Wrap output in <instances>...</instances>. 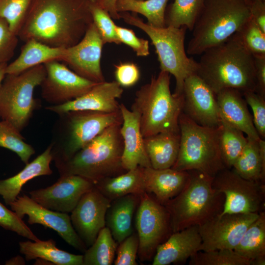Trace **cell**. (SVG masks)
Masks as SVG:
<instances>
[{"label":"cell","instance_id":"cell-50","mask_svg":"<svg viewBox=\"0 0 265 265\" xmlns=\"http://www.w3.org/2000/svg\"><path fill=\"white\" fill-rule=\"evenodd\" d=\"M98 4L106 10L113 19H120L119 13L115 8L116 0H96Z\"/></svg>","mask_w":265,"mask_h":265},{"label":"cell","instance_id":"cell-12","mask_svg":"<svg viewBox=\"0 0 265 265\" xmlns=\"http://www.w3.org/2000/svg\"><path fill=\"white\" fill-rule=\"evenodd\" d=\"M135 222L139 239L137 255L142 262L150 261L157 247L172 233L169 212L145 192L140 196Z\"/></svg>","mask_w":265,"mask_h":265},{"label":"cell","instance_id":"cell-13","mask_svg":"<svg viewBox=\"0 0 265 265\" xmlns=\"http://www.w3.org/2000/svg\"><path fill=\"white\" fill-rule=\"evenodd\" d=\"M259 213L218 214L198 226L202 239L200 251L234 250Z\"/></svg>","mask_w":265,"mask_h":265},{"label":"cell","instance_id":"cell-45","mask_svg":"<svg viewBox=\"0 0 265 265\" xmlns=\"http://www.w3.org/2000/svg\"><path fill=\"white\" fill-rule=\"evenodd\" d=\"M18 37L10 29L5 20L0 17V64L7 63L14 54Z\"/></svg>","mask_w":265,"mask_h":265},{"label":"cell","instance_id":"cell-1","mask_svg":"<svg viewBox=\"0 0 265 265\" xmlns=\"http://www.w3.org/2000/svg\"><path fill=\"white\" fill-rule=\"evenodd\" d=\"M91 0H32L18 37L51 47L77 44L93 23Z\"/></svg>","mask_w":265,"mask_h":265},{"label":"cell","instance_id":"cell-52","mask_svg":"<svg viewBox=\"0 0 265 265\" xmlns=\"http://www.w3.org/2000/svg\"><path fill=\"white\" fill-rule=\"evenodd\" d=\"M248 2H251V1L253 0H246Z\"/></svg>","mask_w":265,"mask_h":265},{"label":"cell","instance_id":"cell-27","mask_svg":"<svg viewBox=\"0 0 265 265\" xmlns=\"http://www.w3.org/2000/svg\"><path fill=\"white\" fill-rule=\"evenodd\" d=\"M19 56L7 64L6 74L15 75L52 60L61 61L65 48L48 46L34 39L25 42Z\"/></svg>","mask_w":265,"mask_h":265},{"label":"cell","instance_id":"cell-18","mask_svg":"<svg viewBox=\"0 0 265 265\" xmlns=\"http://www.w3.org/2000/svg\"><path fill=\"white\" fill-rule=\"evenodd\" d=\"M183 94L184 114L201 126H220L221 118L216 95L196 73L185 80Z\"/></svg>","mask_w":265,"mask_h":265},{"label":"cell","instance_id":"cell-9","mask_svg":"<svg viewBox=\"0 0 265 265\" xmlns=\"http://www.w3.org/2000/svg\"><path fill=\"white\" fill-rule=\"evenodd\" d=\"M179 151L172 168L179 171L196 170L214 177L226 168L220 149V126H201L183 111L179 117Z\"/></svg>","mask_w":265,"mask_h":265},{"label":"cell","instance_id":"cell-44","mask_svg":"<svg viewBox=\"0 0 265 265\" xmlns=\"http://www.w3.org/2000/svg\"><path fill=\"white\" fill-rule=\"evenodd\" d=\"M115 265H136V261L139 247V239L136 233H132L118 244Z\"/></svg>","mask_w":265,"mask_h":265},{"label":"cell","instance_id":"cell-15","mask_svg":"<svg viewBox=\"0 0 265 265\" xmlns=\"http://www.w3.org/2000/svg\"><path fill=\"white\" fill-rule=\"evenodd\" d=\"M9 206L19 218L23 219L27 215L29 224H41L53 230L68 244L80 252L84 253L87 249L75 230L68 213L48 209L25 194L18 196Z\"/></svg>","mask_w":265,"mask_h":265},{"label":"cell","instance_id":"cell-22","mask_svg":"<svg viewBox=\"0 0 265 265\" xmlns=\"http://www.w3.org/2000/svg\"><path fill=\"white\" fill-rule=\"evenodd\" d=\"M201 243L198 225L173 232L157 247L152 265L184 263L200 251Z\"/></svg>","mask_w":265,"mask_h":265},{"label":"cell","instance_id":"cell-47","mask_svg":"<svg viewBox=\"0 0 265 265\" xmlns=\"http://www.w3.org/2000/svg\"><path fill=\"white\" fill-rule=\"evenodd\" d=\"M114 76L122 87H130L139 80L140 72L138 66L131 62H120L114 65Z\"/></svg>","mask_w":265,"mask_h":265},{"label":"cell","instance_id":"cell-16","mask_svg":"<svg viewBox=\"0 0 265 265\" xmlns=\"http://www.w3.org/2000/svg\"><path fill=\"white\" fill-rule=\"evenodd\" d=\"M104 44L93 22L77 44L65 48L61 61L79 76L96 83L103 82L101 60Z\"/></svg>","mask_w":265,"mask_h":265},{"label":"cell","instance_id":"cell-23","mask_svg":"<svg viewBox=\"0 0 265 265\" xmlns=\"http://www.w3.org/2000/svg\"><path fill=\"white\" fill-rule=\"evenodd\" d=\"M216 98L221 119L241 131L246 136L257 140L261 139L241 91L225 88L216 94Z\"/></svg>","mask_w":265,"mask_h":265},{"label":"cell","instance_id":"cell-30","mask_svg":"<svg viewBox=\"0 0 265 265\" xmlns=\"http://www.w3.org/2000/svg\"><path fill=\"white\" fill-rule=\"evenodd\" d=\"M20 252L26 261L43 260L57 265H83V255L58 249L53 239L20 241Z\"/></svg>","mask_w":265,"mask_h":265},{"label":"cell","instance_id":"cell-7","mask_svg":"<svg viewBox=\"0 0 265 265\" xmlns=\"http://www.w3.org/2000/svg\"><path fill=\"white\" fill-rule=\"evenodd\" d=\"M58 116L52 129L50 143L54 163L71 158L108 127L123 121L120 110L72 111Z\"/></svg>","mask_w":265,"mask_h":265},{"label":"cell","instance_id":"cell-36","mask_svg":"<svg viewBox=\"0 0 265 265\" xmlns=\"http://www.w3.org/2000/svg\"><path fill=\"white\" fill-rule=\"evenodd\" d=\"M203 2L204 0H174L166 7V26L176 27L185 26L191 31Z\"/></svg>","mask_w":265,"mask_h":265},{"label":"cell","instance_id":"cell-31","mask_svg":"<svg viewBox=\"0 0 265 265\" xmlns=\"http://www.w3.org/2000/svg\"><path fill=\"white\" fill-rule=\"evenodd\" d=\"M94 185L111 201L128 194L141 195L146 192L143 167L140 166L116 176L105 178Z\"/></svg>","mask_w":265,"mask_h":265},{"label":"cell","instance_id":"cell-10","mask_svg":"<svg viewBox=\"0 0 265 265\" xmlns=\"http://www.w3.org/2000/svg\"><path fill=\"white\" fill-rule=\"evenodd\" d=\"M46 75L44 64L20 74H6L0 86V118L8 122L20 132L28 124L39 106L34 97L36 87Z\"/></svg>","mask_w":265,"mask_h":265},{"label":"cell","instance_id":"cell-6","mask_svg":"<svg viewBox=\"0 0 265 265\" xmlns=\"http://www.w3.org/2000/svg\"><path fill=\"white\" fill-rule=\"evenodd\" d=\"M187 171L189 178L184 188L164 205L172 233L201 225L223 210L225 196L213 187V177L196 170Z\"/></svg>","mask_w":265,"mask_h":265},{"label":"cell","instance_id":"cell-35","mask_svg":"<svg viewBox=\"0 0 265 265\" xmlns=\"http://www.w3.org/2000/svg\"><path fill=\"white\" fill-rule=\"evenodd\" d=\"M118 245L110 230L104 227L100 231L94 243L84 253L83 265H111Z\"/></svg>","mask_w":265,"mask_h":265},{"label":"cell","instance_id":"cell-8","mask_svg":"<svg viewBox=\"0 0 265 265\" xmlns=\"http://www.w3.org/2000/svg\"><path fill=\"white\" fill-rule=\"evenodd\" d=\"M120 18L128 24L143 30L149 37L156 49L160 71L172 75L176 81L174 93L183 94L185 80L196 73L197 61L188 57L185 48L186 26L156 27L144 23L136 14L119 12Z\"/></svg>","mask_w":265,"mask_h":265},{"label":"cell","instance_id":"cell-49","mask_svg":"<svg viewBox=\"0 0 265 265\" xmlns=\"http://www.w3.org/2000/svg\"><path fill=\"white\" fill-rule=\"evenodd\" d=\"M257 82L256 92L265 98V57H254Z\"/></svg>","mask_w":265,"mask_h":265},{"label":"cell","instance_id":"cell-20","mask_svg":"<svg viewBox=\"0 0 265 265\" xmlns=\"http://www.w3.org/2000/svg\"><path fill=\"white\" fill-rule=\"evenodd\" d=\"M123 92L116 81L97 83L80 97L59 105H50L45 109L57 114L72 111H93L111 113L120 110L117 99Z\"/></svg>","mask_w":265,"mask_h":265},{"label":"cell","instance_id":"cell-3","mask_svg":"<svg viewBox=\"0 0 265 265\" xmlns=\"http://www.w3.org/2000/svg\"><path fill=\"white\" fill-rule=\"evenodd\" d=\"M122 122L108 127L71 158L55 163L60 176L79 175L95 184L126 172L122 165L123 142L120 130Z\"/></svg>","mask_w":265,"mask_h":265},{"label":"cell","instance_id":"cell-46","mask_svg":"<svg viewBox=\"0 0 265 265\" xmlns=\"http://www.w3.org/2000/svg\"><path fill=\"white\" fill-rule=\"evenodd\" d=\"M115 30L121 42L131 48L138 56H146L149 55V41L138 37L132 29L116 26Z\"/></svg>","mask_w":265,"mask_h":265},{"label":"cell","instance_id":"cell-29","mask_svg":"<svg viewBox=\"0 0 265 265\" xmlns=\"http://www.w3.org/2000/svg\"><path fill=\"white\" fill-rule=\"evenodd\" d=\"M247 138L246 144L232 168L245 179L265 183V141Z\"/></svg>","mask_w":265,"mask_h":265},{"label":"cell","instance_id":"cell-51","mask_svg":"<svg viewBox=\"0 0 265 265\" xmlns=\"http://www.w3.org/2000/svg\"><path fill=\"white\" fill-rule=\"evenodd\" d=\"M7 65V63L0 64V86L6 75L5 69Z\"/></svg>","mask_w":265,"mask_h":265},{"label":"cell","instance_id":"cell-5","mask_svg":"<svg viewBox=\"0 0 265 265\" xmlns=\"http://www.w3.org/2000/svg\"><path fill=\"white\" fill-rule=\"evenodd\" d=\"M250 19L246 0H204L186 53L191 55L201 54L238 32Z\"/></svg>","mask_w":265,"mask_h":265},{"label":"cell","instance_id":"cell-38","mask_svg":"<svg viewBox=\"0 0 265 265\" xmlns=\"http://www.w3.org/2000/svg\"><path fill=\"white\" fill-rule=\"evenodd\" d=\"M189 265H251V261L228 249L199 251L189 258Z\"/></svg>","mask_w":265,"mask_h":265},{"label":"cell","instance_id":"cell-39","mask_svg":"<svg viewBox=\"0 0 265 265\" xmlns=\"http://www.w3.org/2000/svg\"><path fill=\"white\" fill-rule=\"evenodd\" d=\"M32 0H0V17L7 22L10 30L18 36Z\"/></svg>","mask_w":265,"mask_h":265},{"label":"cell","instance_id":"cell-26","mask_svg":"<svg viewBox=\"0 0 265 265\" xmlns=\"http://www.w3.org/2000/svg\"><path fill=\"white\" fill-rule=\"evenodd\" d=\"M141 195L128 194L111 201L106 214V226L118 244L133 233L132 219Z\"/></svg>","mask_w":265,"mask_h":265},{"label":"cell","instance_id":"cell-14","mask_svg":"<svg viewBox=\"0 0 265 265\" xmlns=\"http://www.w3.org/2000/svg\"><path fill=\"white\" fill-rule=\"evenodd\" d=\"M44 65L46 75L40 85L41 96L51 105L74 100L97 83L79 76L59 61L52 60Z\"/></svg>","mask_w":265,"mask_h":265},{"label":"cell","instance_id":"cell-41","mask_svg":"<svg viewBox=\"0 0 265 265\" xmlns=\"http://www.w3.org/2000/svg\"><path fill=\"white\" fill-rule=\"evenodd\" d=\"M238 32L245 46L254 57H265V32L251 19Z\"/></svg>","mask_w":265,"mask_h":265},{"label":"cell","instance_id":"cell-2","mask_svg":"<svg viewBox=\"0 0 265 265\" xmlns=\"http://www.w3.org/2000/svg\"><path fill=\"white\" fill-rule=\"evenodd\" d=\"M201 55L196 73L215 95L228 88L256 92L254 57L238 32Z\"/></svg>","mask_w":265,"mask_h":265},{"label":"cell","instance_id":"cell-37","mask_svg":"<svg viewBox=\"0 0 265 265\" xmlns=\"http://www.w3.org/2000/svg\"><path fill=\"white\" fill-rule=\"evenodd\" d=\"M0 147L16 153L25 164L35 153L34 148L25 141L21 132L8 122L2 120L0 121Z\"/></svg>","mask_w":265,"mask_h":265},{"label":"cell","instance_id":"cell-40","mask_svg":"<svg viewBox=\"0 0 265 265\" xmlns=\"http://www.w3.org/2000/svg\"><path fill=\"white\" fill-rule=\"evenodd\" d=\"M90 10L93 22L96 26L105 44H120L115 30L116 25L109 13L101 7L96 0H91Z\"/></svg>","mask_w":265,"mask_h":265},{"label":"cell","instance_id":"cell-53","mask_svg":"<svg viewBox=\"0 0 265 265\" xmlns=\"http://www.w3.org/2000/svg\"><path fill=\"white\" fill-rule=\"evenodd\" d=\"M136 0V1H142V0Z\"/></svg>","mask_w":265,"mask_h":265},{"label":"cell","instance_id":"cell-24","mask_svg":"<svg viewBox=\"0 0 265 265\" xmlns=\"http://www.w3.org/2000/svg\"><path fill=\"white\" fill-rule=\"evenodd\" d=\"M143 178L146 192L153 194L157 201L164 205L182 190L188 179L189 173L172 168L143 167Z\"/></svg>","mask_w":265,"mask_h":265},{"label":"cell","instance_id":"cell-32","mask_svg":"<svg viewBox=\"0 0 265 265\" xmlns=\"http://www.w3.org/2000/svg\"><path fill=\"white\" fill-rule=\"evenodd\" d=\"M234 250L251 261L265 258V211L260 212L258 218L249 225Z\"/></svg>","mask_w":265,"mask_h":265},{"label":"cell","instance_id":"cell-25","mask_svg":"<svg viewBox=\"0 0 265 265\" xmlns=\"http://www.w3.org/2000/svg\"><path fill=\"white\" fill-rule=\"evenodd\" d=\"M52 161L51 145L15 175L4 180H0V195L6 205H10L19 196L22 187L30 180L41 176L50 175L53 171L50 167Z\"/></svg>","mask_w":265,"mask_h":265},{"label":"cell","instance_id":"cell-54","mask_svg":"<svg viewBox=\"0 0 265 265\" xmlns=\"http://www.w3.org/2000/svg\"></svg>","mask_w":265,"mask_h":265},{"label":"cell","instance_id":"cell-28","mask_svg":"<svg viewBox=\"0 0 265 265\" xmlns=\"http://www.w3.org/2000/svg\"><path fill=\"white\" fill-rule=\"evenodd\" d=\"M180 142V132H163L144 137L151 167L156 169L171 168L178 155Z\"/></svg>","mask_w":265,"mask_h":265},{"label":"cell","instance_id":"cell-17","mask_svg":"<svg viewBox=\"0 0 265 265\" xmlns=\"http://www.w3.org/2000/svg\"><path fill=\"white\" fill-rule=\"evenodd\" d=\"M111 201L94 186L82 195L71 212L72 225L87 248L106 226V214Z\"/></svg>","mask_w":265,"mask_h":265},{"label":"cell","instance_id":"cell-43","mask_svg":"<svg viewBox=\"0 0 265 265\" xmlns=\"http://www.w3.org/2000/svg\"><path fill=\"white\" fill-rule=\"evenodd\" d=\"M243 96L252 111L254 127L261 139L265 138V98L256 91L242 93Z\"/></svg>","mask_w":265,"mask_h":265},{"label":"cell","instance_id":"cell-34","mask_svg":"<svg viewBox=\"0 0 265 265\" xmlns=\"http://www.w3.org/2000/svg\"><path fill=\"white\" fill-rule=\"evenodd\" d=\"M219 128V145L222 160L226 168H231L245 146L247 138L243 132L222 119Z\"/></svg>","mask_w":265,"mask_h":265},{"label":"cell","instance_id":"cell-11","mask_svg":"<svg viewBox=\"0 0 265 265\" xmlns=\"http://www.w3.org/2000/svg\"><path fill=\"white\" fill-rule=\"evenodd\" d=\"M212 186L225 196V213H260L265 209V183L245 179L225 168L213 178Z\"/></svg>","mask_w":265,"mask_h":265},{"label":"cell","instance_id":"cell-48","mask_svg":"<svg viewBox=\"0 0 265 265\" xmlns=\"http://www.w3.org/2000/svg\"><path fill=\"white\" fill-rule=\"evenodd\" d=\"M249 4L251 19L265 32V1L253 0Z\"/></svg>","mask_w":265,"mask_h":265},{"label":"cell","instance_id":"cell-21","mask_svg":"<svg viewBox=\"0 0 265 265\" xmlns=\"http://www.w3.org/2000/svg\"><path fill=\"white\" fill-rule=\"evenodd\" d=\"M119 107L123 120L120 130L123 142V168L128 171L138 166L151 167L144 145L138 114L128 109L123 104L120 105Z\"/></svg>","mask_w":265,"mask_h":265},{"label":"cell","instance_id":"cell-19","mask_svg":"<svg viewBox=\"0 0 265 265\" xmlns=\"http://www.w3.org/2000/svg\"><path fill=\"white\" fill-rule=\"evenodd\" d=\"M95 186L91 181L76 175L60 176L53 184L28 192L35 202L48 209L71 212L82 195Z\"/></svg>","mask_w":265,"mask_h":265},{"label":"cell","instance_id":"cell-42","mask_svg":"<svg viewBox=\"0 0 265 265\" xmlns=\"http://www.w3.org/2000/svg\"><path fill=\"white\" fill-rule=\"evenodd\" d=\"M0 226L32 241L40 239L23 221V219L19 218L13 211L7 209L0 202Z\"/></svg>","mask_w":265,"mask_h":265},{"label":"cell","instance_id":"cell-33","mask_svg":"<svg viewBox=\"0 0 265 265\" xmlns=\"http://www.w3.org/2000/svg\"><path fill=\"white\" fill-rule=\"evenodd\" d=\"M169 0H116L117 11L140 14L147 20L149 25L156 27L166 26L165 14Z\"/></svg>","mask_w":265,"mask_h":265},{"label":"cell","instance_id":"cell-4","mask_svg":"<svg viewBox=\"0 0 265 265\" xmlns=\"http://www.w3.org/2000/svg\"><path fill=\"white\" fill-rule=\"evenodd\" d=\"M170 74L160 71L136 92L131 110L139 115L143 137L163 132H179L183 94L171 93Z\"/></svg>","mask_w":265,"mask_h":265}]
</instances>
